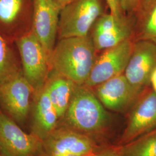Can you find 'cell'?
Returning a JSON list of instances; mask_svg holds the SVG:
<instances>
[{"instance_id":"1","label":"cell","mask_w":156,"mask_h":156,"mask_svg":"<svg viewBox=\"0 0 156 156\" xmlns=\"http://www.w3.org/2000/svg\"><path fill=\"white\" fill-rule=\"evenodd\" d=\"M90 35L58 39L50 57L51 69L79 85L84 84L97 57Z\"/></svg>"},{"instance_id":"2","label":"cell","mask_w":156,"mask_h":156,"mask_svg":"<svg viewBox=\"0 0 156 156\" xmlns=\"http://www.w3.org/2000/svg\"><path fill=\"white\" fill-rule=\"evenodd\" d=\"M111 119L93 90L84 84H76L62 120L67 126L94 138L106 131Z\"/></svg>"},{"instance_id":"3","label":"cell","mask_w":156,"mask_h":156,"mask_svg":"<svg viewBox=\"0 0 156 156\" xmlns=\"http://www.w3.org/2000/svg\"><path fill=\"white\" fill-rule=\"evenodd\" d=\"M106 7L105 0H72L60 12L58 39L89 35Z\"/></svg>"},{"instance_id":"4","label":"cell","mask_w":156,"mask_h":156,"mask_svg":"<svg viewBox=\"0 0 156 156\" xmlns=\"http://www.w3.org/2000/svg\"><path fill=\"white\" fill-rule=\"evenodd\" d=\"M18 50L24 78L34 95L43 89L51 71L50 60L44 48L32 31L15 42Z\"/></svg>"},{"instance_id":"5","label":"cell","mask_w":156,"mask_h":156,"mask_svg":"<svg viewBox=\"0 0 156 156\" xmlns=\"http://www.w3.org/2000/svg\"><path fill=\"white\" fill-rule=\"evenodd\" d=\"M100 149L94 138L64 124L42 141L39 156H89Z\"/></svg>"},{"instance_id":"6","label":"cell","mask_w":156,"mask_h":156,"mask_svg":"<svg viewBox=\"0 0 156 156\" xmlns=\"http://www.w3.org/2000/svg\"><path fill=\"white\" fill-rule=\"evenodd\" d=\"M135 26V15L118 17L106 12L96 20L90 33L95 50L102 51L126 40L134 39Z\"/></svg>"},{"instance_id":"7","label":"cell","mask_w":156,"mask_h":156,"mask_svg":"<svg viewBox=\"0 0 156 156\" xmlns=\"http://www.w3.org/2000/svg\"><path fill=\"white\" fill-rule=\"evenodd\" d=\"M34 0H0V35L17 40L32 31Z\"/></svg>"},{"instance_id":"8","label":"cell","mask_w":156,"mask_h":156,"mask_svg":"<svg viewBox=\"0 0 156 156\" xmlns=\"http://www.w3.org/2000/svg\"><path fill=\"white\" fill-rule=\"evenodd\" d=\"M42 140L23 131L12 119L0 111V154L4 156H39Z\"/></svg>"},{"instance_id":"9","label":"cell","mask_w":156,"mask_h":156,"mask_svg":"<svg viewBox=\"0 0 156 156\" xmlns=\"http://www.w3.org/2000/svg\"><path fill=\"white\" fill-rule=\"evenodd\" d=\"M134 42V39H127L102 51L97 57L89 76L84 85L93 89L111 78L124 73Z\"/></svg>"},{"instance_id":"10","label":"cell","mask_w":156,"mask_h":156,"mask_svg":"<svg viewBox=\"0 0 156 156\" xmlns=\"http://www.w3.org/2000/svg\"><path fill=\"white\" fill-rule=\"evenodd\" d=\"M156 128V93L148 87L131 108L118 145L127 144Z\"/></svg>"},{"instance_id":"11","label":"cell","mask_w":156,"mask_h":156,"mask_svg":"<svg viewBox=\"0 0 156 156\" xmlns=\"http://www.w3.org/2000/svg\"><path fill=\"white\" fill-rule=\"evenodd\" d=\"M33 97V90L23 73L0 86V106L17 123L27 121Z\"/></svg>"},{"instance_id":"12","label":"cell","mask_w":156,"mask_h":156,"mask_svg":"<svg viewBox=\"0 0 156 156\" xmlns=\"http://www.w3.org/2000/svg\"><path fill=\"white\" fill-rule=\"evenodd\" d=\"M62 9L55 0H34L32 33L44 48L49 60L58 37Z\"/></svg>"},{"instance_id":"13","label":"cell","mask_w":156,"mask_h":156,"mask_svg":"<svg viewBox=\"0 0 156 156\" xmlns=\"http://www.w3.org/2000/svg\"><path fill=\"white\" fill-rule=\"evenodd\" d=\"M91 89L106 109L118 112L131 109L145 90L135 87L124 73L111 78Z\"/></svg>"},{"instance_id":"14","label":"cell","mask_w":156,"mask_h":156,"mask_svg":"<svg viewBox=\"0 0 156 156\" xmlns=\"http://www.w3.org/2000/svg\"><path fill=\"white\" fill-rule=\"evenodd\" d=\"M156 67V45L145 40L135 41L124 75L135 87L145 90L150 86L151 75Z\"/></svg>"},{"instance_id":"15","label":"cell","mask_w":156,"mask_h":156,"mask_svg":"<svg viewBox=\"0 0 156 156\" xmlns=\"http://www.w3.org/2000/svg\"><path fill=\"white\" fill-rule=\"evenodd\" d=\"M31 113V133L42 141L56 129L59 121L45 86L34 95Z\"/></svg>"},{"instance_id":"16","label":"cell","mask_w":156,"mask_h":156,"mask_svg":"<svg viewBox=\"0 0 156 156\" xmlns=\"http://www.w3.org/2000/svg\"><path fill=\"white\" fill-rule=\"evenodd\" d=\"M76 86L69 79L51 69L45 87L59 120L67 111Z\"/></svg>"},{"instance_id":"17","label":"cell","mask_w":156,"mask_h":156,"mask_svg":"<svg viewBox=\"0 0 156 156\" xmlns=\"http://www.w3.org/2000/svg\"><path fill=\"white\" fill-rule=\"evenodd\" d=\"M134 40H145L156 45V0H140L135 14Z\"/></svg>"},{"instance_id":"18","label":"cell","mask_w":156,"mask_h":156,"mask_svg":"<svg viewBox=\"0 0 156 156\" xmlns=\"http://www.w3.org/2000/svg\"><path fill=\"white\" fill-rule=\"evenodd\" d=\"M21 74V62L15 43L0 35V86Z\"/></svg>"},{"instance_id":"19","label":"cell","mask_w":156,"mask_h":156,"mask_svg":"<svg viewBox=\"0 0 156 156\" xmlns=\"http://www.w3.org/2000/svg\"><path fill=\"white\" fill-rule=\"evenodd\" d=\"M122 146L123 156H156V128Z\"/></svg>"},{"instance_id":"20","label":"cell","mask_w":156,"mask_h":156,"mask_svg":"<svg viewBox=\"0 0 156 156\" xmlns=\"http://www.w3.org/2000/svg\"><path fill=\"white\" fill-rule=\"evenodd\" d=\"M89 156H123L122 146L116 145L100 149Z\"/></svg>"},{"instance_id":"21","label":"cell","mask_w":156,"mask_h":156,"mask_svg":"<svg viewBox=\"0 0 156 156\" xmlns=\"http://www.w3.org/2000/svg\"><path fill=\"white\" fill-rule=\"evenodd\" d=\"M140 0H120L121 6L125 14L135 15L140 6Z\"/></svg>"},{"instance_id":"22","label":"cell","mask_w":156,"mask_h":156,"mask_svg":"<svg viewBox=\"0 0 156 156\" xmlns=\"http://www.w3.org/2000/svg\"><path fill=\"white\" fill-rule=\"evenodd\" d=\"M105 1L110 13L114 16L120 17L126 15L122 8L120 0H105Z\"/></svg>"},{"instance_id":"23","label":"cell","mask_w":156,"mask_h":156,"mask_svg":"<svg viewBox=\"0 0 156 156\" xmlns=\"http://www.w3.org/2000/svg\"><path fill=\"white\" fill-rule=\"evenodd\" d=\"M150 86L156 93V67L151 75L150 79Z\"/></svg>"},{"instance_id":"24","label":"cell","mask_w":156,"mask_h":156,"mask_svg":"<svg viewBox=\"0 0 156 156\" xmlns=\"http://www.w3.org/2000/svg\"><path fill=\"white\" fill-rule=\"evenodd\" d=\"M56 2L60 5L62 8L70 2L72 0H55Z\"/></svg>"},{"instance_id":"25","label":"cell","mask_w":156,"mask_h":156,"mask_svg":"<svg viewBox=\"0 0 156 156\" xmlns=\"http://www.w3.org/2000/svg\"><path fill=\"white\" fill-rule=\"evenodd\" d=\"M0 156H2V155H1V154H0Z\"/></svg>"}]
</instances>
